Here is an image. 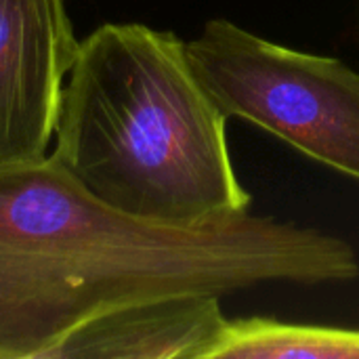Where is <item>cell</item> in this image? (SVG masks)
I'll return each instance as SVG.
<instances>
[{"mask_svg":"<svg viewBox=\"0 0 359 359\" xmlns=\"http://www.w3.org/2000/svg\"><path fill=\"white\" fill-rule=\"evenodd\" d=\"M358 278V250L316 227L248 210L158 223L105 206L50 154L0 168V359H46L128 305Z\"/></svg>","mask_w":359,"mask_h":359,"instance_id":"obj_1","label":"cell"},{"mask_svg":"<svg viewBox=\"0 0 359 359\" xmlns=\"http://www.w3.org/2000/svg\"><path fill=\"white\" fill-rule=\"evenodd\" d=\"M227 120L179 36L105 23L78 46L50 158L109 208L194 225L252 202L231 162Z\"/></svg>","mask_w":359,"mask_h":359,"instance_id":"obj_2","label":"cell"},{"mask_svg":"<svg viewBox=\"0 0 359 359\" xmlns=\"http://www.w3.org/2000/svg\"><path fill=\"white\" fill-rule=\"evenodd\" d=\"M185 46L194 74L227 118H242L359 181V72L229 19H210Z\"/></svg>","mask_w":359,"mask_h":359,"instance_id":"obj_3","label":"cell"},{"mask_svg":"<svg viewBox=\"0 0 359 359\" xmlns=\"http://www.w3.org/2000/svg\"><path fill=\"white\" fill-rule=\"evenodd\" d=\"M78 46L65 0H0V168L48 158Z\"/></svg>","mask_w":359,"mask_h":359,"instance_id":"obj_4","label":"cell"},{"mask_svg":"<svg viewBox=\"0 0 359 359\" xmlns=\"http://www.w3.org/2000/svg\"><path fill=\"white\" fill-rule=\"evenodd\" d=\"M219 297H170L103 313L46 359H212L225 330Z\"/></svg>","mask_w":359,"mask_h":359,"instance_id":"obj_5","label":"cell"},{"mask_svg":"<svg viewBox=\"0 0 359 359\" xmlns=\"http://www.w3.org/2000/svg\"><path fill=\"white\" fill-rule=\"evenodd\" d=\"M359 359V330L269 318L227 320L212 359Z\"/></svg>","mask_w":359,"mask_h":359,"instance_id":"obj_6","label":"cell"}]
</instances>
